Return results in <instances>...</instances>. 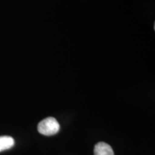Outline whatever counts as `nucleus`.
I'll return each instance as SVG.
<instances>
[{
    "label": "nucleus",
    "instance_id": "f257e3e1",
    "mask_svg": "<svg viewBox=\"0 0 155 155\" xmlns=\"http://www.w3.org/2000/svg\"><path fill=\"white\" fill-rule=\"evenodd\" d=\"M38 131L45 136H53L60 130V124L55 118L48 117L39 123Z\"/></svg>",
    "mask_w": 155,
    "mask_h": 155
},
{
    "label": "nucleus",
    "instance_id": "f03ea898",
    "mask_svg": "<svg viewBox=\"0 0 155 155\" xmlns=\"http://www.w3.org/2000/svg\"><path fill=\"white\" fill-rule=\"evenodd\" d=\"M94 155H114V152L110 145L98 142L94 147Z\"/></svg>",
    "mask_w": 155,
    "mask_h": 155
},
{
    "label": "nucleus",
    "instance_id": "7ed1b4c3",
    "mask_svg": "<svg viewBox=\"0 0 155 155\" xmlns=\"http://www.w3.org/2000/svg\"><path fill=\"white\" fill-rule=\"evenodd\" d=\"M15 145V140L9 136L0 137V152L9 150Z\"/></svg>",
    "mask_w": 155,
    "mask_h": 155
}]
</instances>
